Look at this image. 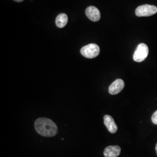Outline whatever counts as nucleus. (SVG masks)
Wrapping results in <instances>:
<instances>
[{"mask_svg":"<svg viewBox=\"0 0 157 157\" xmlns=\"http://www.w3.org/2000/svg\"><path fill=\"white\" fill-rule=\"evenodd\" d=\"M100 52L99 46L96 44H90L83 47L80 50V53L87 58H94L98 56Z\"/></svg>","mask_w":157,"mask_h":157,"instance_id":"f03ea898","label":"nucleus"},{"mask_svg":"<svg viewBox=\"0 0 157 157\" xmlns=\"http://www.w3.org/2000/svg\"><path fill=\"white\" fill-rule=\"evenodd\" d=\"M121 152V148L118 146H109L106 147L104 151L105 157H118Z\"/></svg>","mask_w":157,"mask_h":157,"instance_id":"6e6552de","label":"nucleus"},{"mask_svg":"<svg viewBox=\"0 0 157 157\" xmlns=\"http://www.w3.org/2000/svg\"><path fill=\"white\" fill-rule=\"evenodd\" d=\"M148 47L146 44L141 43L137 46L133 54V60L135 62H141L144 61L148 55Z\"/></svg>","mask_w":157,"mask_h":157,"instance_id":"20e7f679","label":"nucleus"},{"mask_svg":"<svg viewBox=\"0 0 157 157\" xmlns=\"http://www.w3.org/2000/svg\"><path fill=\"white\" fill-rule=\"evenodd\" d=\"M155 151H156V152H157V144H156V146H155Z\"/></svg>","mask_w":157,"mask_h":157,"instance_id":"f8f14e48","label":"nucleus"},{"mask_svg":"<svg viewBox=\"0 0 157 157\" xmlns=\"http://www.w3.org/2000/svg\"><path fill=\"white\" fill-rule=\"evenodd\" d=\"M68 22V17L67 15L65 13H60L58 15L56 19V26L59 28H64Z\"/></svg>","mask_w":157,"mask_h":157,"instance_id":"1a4fd4ad","label":"nucleus"},{"mask_svg":"<svg viewBox=\"0 0 157 157\" xmlns=\"http://www.w3.org/2000/svg\"><path fill=\"white\" fill-rule=\"evenodd\" d=\"M157 7L156 6L148 4L138 6L135 11L136 16L139 17H150L157 13Z\"/></svg>","mask_w":157,"mask_h":157,"instance_id":"7ed1b4c3","label":"nucleus"},{"mask_svg":"<svg viewBox=\"0 0 157 157\" xmlns=\"http://www.w3.org/2000/svg\"><path fill=\"white\" fill-rule=\"evenodd\" d=\"M124 80L118 78L115 80L109 87L108 91L111 95H116L124 89Z\"/></svg>","mask_w":157,"mask_h":157,"instance_id":"39448f33","label":"nucleus"},{"mask_svg":"<svg viewBox=\"0 0 157 157\" xmlns=\"http://www.w3.org/2000/svg\"><path fill=\"white\" fill-rule=\"evenodd\" d=\"M151 120L153 124H157V111L154 112L152 115Z\"/></svg>","mask_w":157,"mask_h":157,"instance_id":"9d476101","label":"nucleus"},{"mask_svg":"<svg viewBox=\"0 0 157 157\" xmlns=\"http://www.w3.org/2000/svg\"><path fill=\"white\" fill-rule=\"evenodd\" d=\"M34 127L36 132L44 137H54L58 132L56 123L48 118H38L34 122Z\"/></svg>","mask_w":157,"mask_h":157,"instance_id":"f257e3e1","label":"nucleus"},{"mask_svg":"<svg viewBox=\"0 0 157 157\" xmlns=\"http://www.w3.org/2000/svg\"><path fill=\"white\" fill-rule=\"evenodd\" d=\"M86 14L87 17L93 22H97L100 19V12L94 6H90L86 10Z\"/></svg>","mask_w":157,"mask_h":157,"instance_id":"423d86ee","label":"nucleus"},{"mask_svg":"<svg viewBox=\"0 0 157 157\" xmlns=\"http://www.w3.org/2000/svg\"><path fill=\"white\" fill-rule=\"evenodd\" d=\"M13 1H15L16 2H22L23 1H24V0H13Z\"/></svg>","mask_w":157,"mask_h":157,"instance_id":"9b49d317","label":"nucleus"},{"mask_svg":"<svg viewBox=\"0 0 157 157\" xmlns=\"http://www.w3.org/2000/svg\"><path fill=\"white\" fill-rule=\"evenodd\" d=\"M104 123L111 133H115L117 132L118 126L111 116L105 115L104 117Z\"/></svg>","mask_w":157,"mask_h":157,"instance_id":"0eeeda50","label":"nucleus"}]
</instances>
